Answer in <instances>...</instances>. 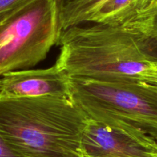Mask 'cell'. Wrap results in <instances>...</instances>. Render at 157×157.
I'll return each mask as SVG.
<instances>
[{
	"label": "cell",
	"instance_id": "6da1fadb",
	"mask_svg": "<svg viewBox=\"0 0 157 157\" xmlns=\"http://www.w3.org/2000/svg\"><path fill=\"white\" fill-rule=\"evenodd\" d=\"M55 65L72 78L139 82L157 86L152 41L123 26L92 23L62 32Z\"/></svg>",
	"mask_w": 157,
	"mask_h": 157
},
{
	"label": "cell",
	"instance_id": "7a4b0ae2",
	"mask_svg": "<svg viewBox=\"0 0 157 157\" xmlns=\"http://www.w3.org/2000/svg\"><path fill=\"white\" fill-rule=\"evenodd\" d=\"M89 121L70 98H0V135L21 157H83Z\"/></svg>",
	"mask_w": 157,
	"mask_h": 157
},
{
	"label": "cell",
	"instance_id": "3957f363",
	"mask_svg": "<svg viewBox=\"0 0 157 157\" xmlns=\"http://www.w3.org/2000/svg\"><path fill=\"white\" fill-rule=\"evenodd\" d=\"M70 98L89 119L140 140L157 143V86L69 78Z\"/></svg>",
	"mask_w": 157,
	"mask_h": 157
},
{
	"label": "cell",
	"instance_id": "277c9868",
	"mask_svg": "<svg viewBox=\"0 0 157 157\" xmlns=\"http://www.w3.org/2000/svg\"><path fill=\"white\" fill-rule=\"evenodd\" d=\"M58 0H32L0 23V77L46 59L62 33Z\"/></svg>",
	"mask_w": 157,
	"mask_h": 157
},
{
	"label": "cell",
	"instance_id": "5b68a950",
	"mask_svg": "<svg viewBox=\"0 0 157 157\" xmlns=\"http://www.w3.org/2000/svg\"><path fill=\"white\" fill-rule=\"evenodd\" d=\"M69 78L55 64L9 72L0 77V98H70Z\"/></svg>",
	"mask_w": 157,
	"mask_h": 157
},
{
	"label": "cell",
	"instance_id": "8992f818",
	"mask_svg": "<svg viewBox=\"0 0 157 157\" xmlns=\"http://www.w3.org/2000/svg\"><path fill=\"white\" fill-rule=\"evenodd\" d=\"M83 150L92 157H157V143L140 140L90 119Z\"/></svg>",
	"mask_w": 157,
	"mask_h": 157
},
{
	"label": "cell",
	"instance_id": "52a82bcc",
	"mask_svg": "<svg viewBox=\"0 0 157 157\" xmlns=\"http://www.w3.org/2000/svg\"><path fill=\"white\" fill-rule=\"evenodd\" d=\"M154 0H106L89 18L88 23L123 26L147 8Z\"/></svg>",
	"mask_w": 157,
	"mask_h": 157
},
{
	"label": "cell",
	"instance_id": "ba28073f",
	"mask_svg": "<svg viewBox=\"0 0 157 157\" xmlns=\"http://www.w3.org/2000/svg\"><path fill=\"white\" fill-rule=\"evenodd\" d=\"M106 0H58L63 31L88 23L97 8Z\"/></svg>",
	"mask_w": 157,
	"mask_h": 157
},
{
	"label": "cell",
	"instance_id": "9c48e42d",
	"mask_svg": "<svg viewBox=\"0 0 157 157\" xmlns=\"http://www.w3.org/2000/svg\"><path fill=\"white\" fill-rule=\"evenodd\" d=\"M123 26L144 35L157 48V1L154 0L147 8Z\"/></svg>",
	"mask_w": 157,
	"mask_h": 157
},
{
	"label": "cell",
	"instance_id": "30bf717a",
	"mask_svg": "<svg viewBox=\"0 0 157 157\" xmlns=\"http://www.w3.org/2000/svg\"><path fill=\"white\" fill-rule=\"evenodd\" d=\"M30 1L32 0H0V23Z\"/></svg>",
	"mask_w": 157,
	"mask_h": 157
},
{
	"label": "cell",
	"instance_id": "8fae6325",
	"mask_svg": "<svg viewBox=\"0 0 157 157\" xmlns=\"http://www.w3.org/2000/svg\"><path fill=\"white\" fill-rule=\"evenodd\" d=\"M0 157H21L15 153L0 135Z\"/></svg>",
	"mask_w": 157,
	"mask_h": 157
},
{
	"label": "cell",
	"instance_id": "7c38bea8",
	"mask_svg": "<svg viewBox=\"0 0 157 157\" xmlns=\"http://www.w3.org/2000/svg\"><path fill=\"white\" fill-rule=\"evenodd\" d=\"M83 157H92V156H88V155H86V153H85L84 152H83Z\"/></svg>",
	"mask_w": 157,
	"mask_h": 157
},
{
	"label": "cell",
	"instance_id": "4fadbf2b",
	"mask_svg": "<svg viewBox=\"0 0 157 157\" xmlns=\"http://www.w3.org/2000/svg\"><path fill=\"white\" fill-rule=\"evenodd\" d=\"M155 1H157V0H155Z\"/></svg>",
	"mask_w": 157,
	"mask_h": 157
}]
</instances>
